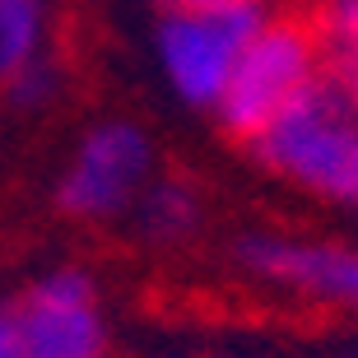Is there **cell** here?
<instances>
[{
	"instance_id": "cell-1",
	"label": "cell",
	"mask_w": 358,
	"mask_h": 358,
	"mask_svg": "<svg viewBox=\"0 0 358 358\" xmlns=\"http://www.w3.org/2000/svg\"><path fill=\"white\" fill-rule=\"evenodd\" d=\"M252 154L317 196L358 205V112L335 75L307 84L252 140Z\"/></svg>"
},
{
	"instance_id": "cell-2",
	"label": "cell",
	"mask_w": 358,
	"mask_h": 358,
	"mask_svg": "<svg viewBox=\"0 0 358 358\" xmlns=\"http://www.w3.org/2000/svg\"><path fill=\"white\" fill-rule=\"evenodd\" d=\"M317 61H321V47H317V33H312V19L261 24L238 52V61L224 80V93L214 103L219 126L233 140L252 145L256 135L317 80Z\"/></svg>"
},
{
	"instance_id": "cell-3",
	"label": "cell",
	"mask_w": 358,
	"mask_h": 358,
	"mask_svg": "<svg viewBox=\"0 0 358 358\" xmlns=\"http://www.w3.org/2000/svg\"><path fill=\"white\" fill-rule=\"evenodd\" d=\"M261 24H266L261 0H242L214 14H168L159 28V56L173 89L186 103L214 107L238 52Z\"/></svg>"
},
{
	"instance_id": "cell-4",
	"label": "cell",
	"mask_w": 358,
	"mask_h": 358,
	"mask_svg": "<svg viewBox=\"0 0 358 358\" xmlns=\"http://www.w3.org/2000/svg\"><path fill=\"white\" fill-rule=\"evenodd\" d=\"M5 317L19 358H107V326L84 270L38 279Z\"/></svg>"
},
{
	"instance_id": "cell-5",
	"label": "cell",
	"mask_w": 358,
	"mask_h": 358,
	"mask_svg": "<svg viewBox=\"0 0 358 358\" xmlns=\"http://www.w3.org/2000/svg\"><path fill=\"white\" fill-rule=\"evenodd\" d=\"M149 173V140L131 121H107L84 135L70 173L56 186V205L75 219H112L140 196Z\"/></svg>"
},
{
	"instance_id": "cell-6",
	"label": "cell",
	"mask_w": 358,
	"mask_h": 358,
	"mask_svg": "<svg viewBox=\"0 0 358 358\" xmlns=\"http://www.w3.org/2000/svg\"><path fill=\"white\" fill-rule=\"evenodd\" d=\"M238 261L252 275L298 289L317 303H335L358 312V252L331 242H293V238H242Z\"/></svg>"
},
{
	"instance_id": "cell-7",
	"label": "cell",
	"mask_w": 358,
	"mask_h": 358,
	"mask_svg": "<svg viewBox=\"0 0 358 358\" xmlns=\"http://www.w3.org/2000/svg\"><path fill=\"white\" fill-rule=\"evenodd\" d=\"M200 224V200L186 182H159L140 196V233L149 242H182Z\"/></svg>"
},
{
	"instance_id": "cell-8",
	"label": "cell",
	"mask_w": 358,
	"mask_h": 358,
	"mask_svg": "<svg viewBox=\"0 0 358 358\" xmlns=\"http://www.w3.org/2000/svg\"><path fill=\"white\" fill-rule=\"evenodd\" d=\"M42 5L38 0H0V80L24 70L38 56Z\"/></svg>"
},
{
	"instance_id": "cell-9",
	"label": "cell",
	"mask_w": 358,
	"mask_h": 358,
	"mask_svg": "<svg viewBox=\"0 0 358 358\" xmlns=\"http://www.w3.org/2000/svg\"><path fill=\"white\" fill-rule=\"evenodd\" d=\"M312 33H317L321 61H331L335 75L358 66V0H326L312 14Z\"/></svg>"
},
{
	"instance_id": "cell-10",
	"label": "cell",
	"mask_w": 358,
	"mask_h": 358,
	"mask_svg": "<svg viewBox=\"0 0 358 358\" xmlns=\"http://www.w3.org/2000/svg\"><path fill=\"white\" fill-rule=\"evenodd\" d=\"M173 14H214V10H228V5H242V0H163Z\"/></svg>"
},
{
	"instance_id": "cell-11",
	"label": "cell",
	"mask_w": 358,
	"mask_h": 358,
	"mask_svg": "<svg viewBox=\"0 0 358 358\" xmlns=\"http://www.w3.org/2000/svg\"><path fill=\"white\" fill-rule=\"evenodd\" d=\"M0 358H19V349H14V331H10V317L0 312Z\"/></svg>"
},
{
	"instance_id": "cell-12",
	"label": "cell",
	"mask_w": 358,
	"mask_h": 358,
	"mask_svg": "<svg viewBox=\"0 0 358 358\" xmlns=\"http://www.w3.org/2000/svg\"><path fill=\"white\" fill-rule=\"evenodd\" d=\"M335 80L345 84V93H349V103H354V112H358V66H349L345 75H335Z\"/></svg>"
},
{
	"instance_id": "cell-13",
	"label": "cell",
	"mask_w": 358,
	"mask_h": 358,
	"mask_svg": "<svg viewBox=\"0 0 358 358\" xmlns=\"http://www.w3.org/2000/svg\"><path fill=\"white\" fill-rule=\"evenodd\" d=\"M345 358H358V349H349V354H345Z\"/></svg>"
}]
</instances>
